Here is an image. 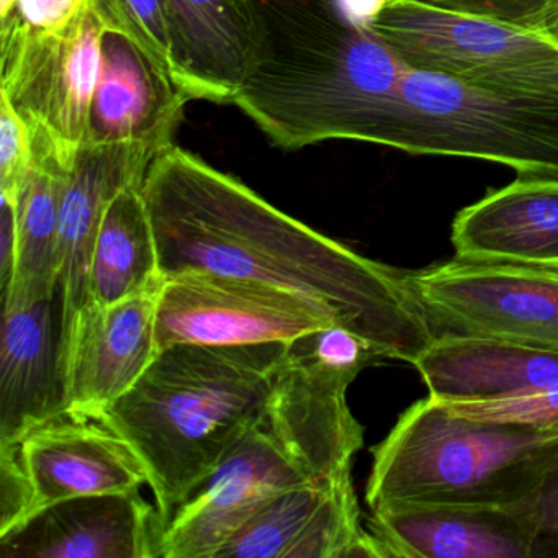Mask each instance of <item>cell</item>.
<instances>
[{"label": "cell", "mask_w": 558, "mask_h": 558, "mask_svg": "<svg viewBox=\"0 0 558 558\" xmlns=\"http://www.w3.org/2000/svg\"><path fill=\"white\" fill-rule=\"evenodd\" d=\"M93 4L107 31L132 38L175 80L165 0H93Z\"/></svg>", "instance_id": "cell-25"}, {"label": "cell", "mask_w": 558, "mask_h": 558, "mask_svg": "<svg viewBox=\"0 0 558 558\" xmlns=\"http://www.w3.org/2000/svg\"><path fill=\"white\" fill-rule=\"evenodd\" d=\"M156 155L136 143L84 145L68 171L60 214V279L66 299L63 344L77 313L90 303V256L100 221L123 189L143 184Z\"/></svg>", "instance_id": "cell-21"}, {"label": "cell", "mask_w": 558, "mask_h": 558, "mask_svg": "<svg viewBox=\"0 0 558 558\" xmlns=\"http://www.w3.org/2000/svg\"><path fill=\"white\" fill-rule=\"evenodd\" d=\"M162 529L140 492L81 496L0 535V558H158Z\"/></svg>", "instance_id": "cell-16"}, {"label": "cell", "mask_w": 558, "mask_h": 558, "mask_svg": "<svg viewBox=\"0 0 558 558\" xmlns=\"http://www.w3.org/2000/svg\"><path fill=\"white\" fill-rule=\"evenodd\" d=\"M287 355L296 364L352 384L368 365L381 361L377 349L341 325H331L289 341Z\"/></svg>", "instance_id": "cell-24"}, {"label": "cell", "mask_w": 558, "mask_h": 558, "mask_svg": "<svg viewBox=\"0 0 558 558\" xmlns=\"http://www.w3.org/2000/svg\"><path fill=\"white\" fill-rule=\"evenodd\" d=\"M401 277L436 336H486L558 351V272L453 257Z\"/></svg>", "instance_id": "cell-9"}, {"label": "cell", "mask_w": 558, "mask_h": 558, "mask_svg": "<svg viewBox=\"0 0 558 558\" xmlns=\"http://www.w3.org/2000/svg\"><path fill=\"white\" fill-rule=\"evenodd\" d=\"M534 521L532 558H558V459L531 501Z\"/></svg>", "instance_id": "cell-30"}, {"label": "cell", "mask_w": 558, "mask_h": 558, "mask_svg": "<svg viewBox=\"0 0 558 558\" xmlns=\"http://www.w3.org/2000/svg\"><path fill=\"white\" fill-rule=\"evenodd\" d=\"M444 404L470 420L518 424L558 437V387L508 400Z\"/></svg>", "instance_id": "cell-26"}, {"label": "cell", "mask_w": 558, "mask_h": 558, "mask_svg": "<svg viewBox=\"0 0 558 558\" xmlns=\"http://www.w3.org/2000/svg\"><path fill=\"white\" fill-rule=\"evenodd\" d=\"M361 515L352 472L325 476L280 493L215 558H384Z\"/></svg>", "instance_id": "cell-12"}, {"label": "cell", "mask_w": 558, "mask_h": 558, "mask_svg": "<svg viewBox=\"0 0 558 558\" xmlns=\"http://www.w3.org/2000/svg\"><path fill=\"white\" fill-rule=\"evenodd\" d=\"M287 348L289 342L171 345L100 414L142 462L165 527L260 420Z\"/></svg>", "instance_id": "cell-3"}, {"label": "cell", "mask_w": 558, "mask_h": 558, "mask_svg": "<svg viewBox=\"0 0 558 558\" xmlns=\"http://www.w3.org/2000/svg\"><path fill=\"white\" fill-rule=\"evenodd\" d=\"M89 0H17L8 21L0 28L19 25L32 32H58L68 27L83 12Z\"/></svg>", "instance_id": "cell-31"}, {"label": "cell", "mask_w": 558, "mask_h": 558, "mask_svg": "<svg viewBox=\"0 0 558 558\" xmlns=\"http://www.w3.org/2000/svg\"><path fill=\"white\" fill-rule=\"evenodd\" d=\"M143 195L165 279L215 272L293 290L328 306L381 359L411 365L436 336L401 270L289 217L194 153L159 151Z\"/></svg>", "instance_id": "cell-1"}, {"label": "cell", "mask_w": 558, "mask_h": 558, "mask_svg": "<svg viewBox=\"0 0 558 558\" xmlns=\"http://www.w3.org/2000/svg\"><path fill=\"white\" fill-rule=\"evenodd\" d=\"M32 489L19 457L17 444H0V535L27 519Z\"/></svg>", "instance_id": "cell-29"}, {"label": "cell", "mask_w": 558, "mask_h": 558, "mask_svg": "<svg viewBox=\"0 0 558 558\" xmlns=\"http://www.w3.org/2000/svg\"><path fill=\"white\" fill-rule=\"evenodd\" d=\"M440 403H483L558 387V351L472 335H437L413 362Z\"/></svg>", "instance_id": "cell-20"}, {"label": "cell", "mask_w": 558, "mask_h": 558, "mask_svg": "<svg viewBox=\"0 0 558 558\" xmlns=\"http://www.w3.org/2000/svg\"><path fill=\"white\" fill-rule=\"evenodd\" d=\"M339 325L335 313L302 293L215 272L168 277L159 290V351L174 344L289 342Z\"/></svg>", "instance_id": "cell-10"}, {"label": "cell", "mask_w": 558, "mask_h": 558, "mask_svg": "<svg viewBox=\"0 0 558 558\" xmlns=\"http://www.w3.org/2000/svg\"><path fill=\"white\" fill-rule=\"evenodd\" d=\"M187 102L191 97L148 51L106 28L86 145L136 143L162 151L172 145Z\"/></svg>", "instance_id": "cell-17"}, {"label": "cell", "mask_w": 558, "mask_h": 558, "mask_svg": "<svg viewBox=\"0 0 558 558\" xmlns=\"http://www.w3.org/2000/svg\"><path fill=\"white\" fill-rule=\"evenodd\" d=\"M32 140L34 162L14 197L9 195L14 198L19 238L17 266L12 282H57L60 279L61 198L74 161L44 133L32 132Z\"/></svg>", "instance_id": "cell-23"}, {"label": "cell", "mask_w": 558, "mask_h": 558, "mask_svg": "<svg viewBox=\"0 0 558 558\" xmlns=\"http://www.w3.org/2000/svg\"><path fill=\"white\" fill-rule=\"evenodd\" d=\"M104 32L93 0L58 32L44 34L19 25L0 28L2 97L32 132L53 140L70 161L87 143Z\"/></svg>", "instance_id": "cell-8"}, {"label": "cell", "mask_w": 558, "mask_h": 558, "mask_svg": "<svg viewBox=\"0 0 558 558\" xmlns=\"http://www.w3.org/2000/svg\"><path fill=\"white\" fill-rule=\"evenodd\" d=\"M531 501L403 502L372 509L367 529L384 558H532Z\"/></svg>", "instance_id": "cell-15"}, {"label": "cell", "mask_w": 558, "mask_h": 558, "mask_svg": "<svg viewBox=\"0 0 558 558\" xmlns=\"http://www.w3.org/2000/svg\"><path fill=\"white\" fill-rule=\"evenodd\" d=\"M17 446L32 489L27 519L66 499L148 485L132 447L100 417L63 413L25 434Z\"/></svg>", "instance_id": "cell-14"}, {"label": "cell", "mask_w": 558, "mask_h": 558, "mask_svg": "<svg viewBox=\"0 0 558 558\" xmlns=\"http://www.w3.org/2000/svg\"><path fill=\"white\" fill-rule=\"evenodd\" d=\"M34 162V140L27 123L2 97L0 106V194L14 197Z\"/></svg>", "instance_id": "cell-27"}, {"label": "cell", "mask_w": 558, "mask_h": 558, "mask_svg": "<svg viewBox=\"0 0 558 558\" xmlns=\"http://www.w3.org/2000/svg\"><path fill=\"white\" fill-rule=\"evenodd\" d=\"M381 145L410 155L498 162L558 179V97L483 89L408 70Z\"/></svg>", "instance_id": "cell-6"}, {"label": "cell", "mask_w": 558, "mask_h": 558, "mask_svg": "<svg viewBox=\"0 0 558 558\" xmlns=\"http://www.w3.org/2000/svg\"><path fill=\"white\" fill-rule=\"evenodd\" d=\"M159 290L77 313L63 344L68 413L100 417L148 371L159 354Z\"/></svg>", "instance_id": "cell-13"}, {"label": "cell", "mask_w": 558, "mask_h": 558, "mask_svg": "<svg viewBox=\"0 0 558 558\" xmlns=\"http://www.w3.org/2000/svg\"><path fill=\"white\" fill-rule=\"evenodd\" d=\"M165 277L143 184L123 189L107 208L89 266L90 303L112 305L149 290Z\"/></svg>", "instance_id": "cell-22"}, {"label": "cell", "mask_w": 558, "mask_h": 558, "mask_svg": "<svg viewBox=\"0 0 558 558\" xmlns=\"http://www.w3.org/2000/svg\"><path fill=\"white\" fill-rule=\"evenodd\" d=\"M66 299L57 282L14 280L2 289L0 444L68 413L63 374Z\"/></svg>", "instance_id": "cell-11"}, {"label": "cell", "mask_w": 558, "mask_h": 558, "mask_svg": "<svg viewBox=\"0 0 558 558\" xmlns=\"http://www.w3.org/2000/svg\"><path fill=\"white\" fill-rule=\"evenodd\" d=\"M172 64L191 100L233 104L257 54L250 0H165Z\"/></svg>", "instance_id": "cell-19"}, {"label": "cell", "mask_w": 558, "mask_h": 558, "mask_svg": "<svg viewBox=\"0 0 558 558\" xmlns=\"http://www.w3.org/2000/svg\"><path fill=\"white\" fill-rule=\"evenodd\" d=\"M17 0H0V22L8 21L14 12Z\"/></svg>", "instance_id": "cell-35"}, {"label": "cell", "mask_w": 558, "mask_h": 558, "mask_svg": "<svg viewBox=\"0 0 558 558\" xmlns=\"http://www.w3.org/2000/svg\"><path fill=\"white\" fill-rule=\"evenodd\" d=\"M342 9L359 24L367 25L388 0H339Z\"/></svg>", "instance_id": "cell-33"}, {"label": "cell", "mask_w": 558, "mask_h": 558, "mask_svg": "<svg viewBox=\"0 0 558 558\" xmlns=\"http://www.w3.org/2000/svg\"><path fill=\"white\" fill-rule=\"evenodd\" d=\"M256 63L233 104L283 149L381 145L410 68L339 0H250Z\"/></svg>", "instance_id": "cell-2"}, {"label": "cell", "mask_w": 558, "mask_h": 558, "mask_svg": "<svg viewBox=\"0 0 558 558\" xmlns=\"http://www.w3.org/2000/svg\"><path fill=\"white\" fill-rule=\"evenodd\" d=\"M541 32L551 38L555 44H558V8L548 15L547 21L542 25Z\"/></svg>", "instance_id": "cell-34"}, {"label": "cell", "mask_w": 558, "mask_h": 558, "mask_svg": "<svg viewBox=\"0 0 558 558\" xmlns=\"http://www.w3.org/2000/svg\"><path fill=\"white\" fill-rule=\"evenodd\" d=\"M348 388L286 355L263 416L175 509L158 558H215L280 493L352 472L364 427Z\"/></svg>", "instance_id": "cell-4"}, {"label": "cell", "mask_w": 558, "mask_h": 558, "mask_svg": "<svg viewBox=\"0 0 558 558\" xmlns=\"http://www.w3.org/2000/svg\"><path fill=\"white\" fill-rule=\"evenodd\" d=\"M456 259L558 272V179L522 178L462 208Z\"/></svg>", "instance_id": "cell-18"}, {"label": "cell", "mask_w": 558, "mask_h": 558, "mask_svg": "<svg viewBox=\"0 0 558 558\" xmlns=\"http://www.w3.org/2000/svg\"><path fill=\"white\" fill-rule=\"evenodd\" d=\"M0 283L2 289L14 279L17 266V218H15L14 198L0 194Z\"/></svg>", "instance_id": "cell-32"}, {"label": "cell", "mask_w": 558, "mask_h": 558, "mask_svg": "<svg viewBox=\"0 0 558 558\" xmlns=\"http://www.w3.org/2000/svg\"><path fill=\"white\" fill-rule=\"evenodd\" d=\"M410 70L483 89L558 97V44L423 0H388L368 22Z\"/></svg>", "instance_id": "cell-7"}, {"label": "cell", "mask_w": 558, "mask_h": 558, "mask_svg": "<svg viewBox=\"0 0 558 558\" xmlns=\"http://www.w3.org/2000/svg\"><path fill=\"white\" fill-rule=\"evenodd\" d=\"M365 501L508 506L531 501L558 459V437L470 420L427 395L372 447Z\"/></svg>", "instance_id": "cell-5"}, {"label": "cell", "mask_w": 558, "mask_h": 558, "mask_svg": "<svg viewBox=\"0 0 558 558\" xmlns=\"http://www.w3.org/2000/svg\"><path fill=\"white\" fill-rule=\"evenodd\" d=\"M423 2L531 32H541L548 15L558 8V0H423Z\"/></svg>", "instance_id": "cell-28"}]
</instances>
